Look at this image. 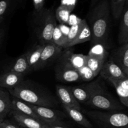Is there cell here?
<instances>
[{"label": "cell", "instance_id": "ba28073f", "mask_svg": "<svg viewBox=\"0 0 128 128\" xmlns=\"http://www.w3.org/2000/svg\"><path fill=\"white\" fill-rule=\"evenodd\" d=\"M62 47L56 45L52 41L45 43L41 52L38 69L44 67L54 59L59 57L62 53Z\"/></svg>", "mask_w": 128, "mask_h": 128}, {"label": "cell", "instance_id": "83f0119b", "mask_svg": "<svg viewBox=\"0 0 128 128\" xmlns=\"http://www.w3.org/2000/svg\"><path fill=\"white\" fill-rule=\"evenodd\" d=\"M52 41L56 45L61 46L64 49V45L66 43V36L61 32L58 25L55 27L52 36Z\"/></svg>", "mask_w": 128, "mask_h": 128}, {"label": "cell", "instance_id": "7c38bea8", "mask_svg": "<svg viewBox=\"0 0 128 128\" xmlns=\"http://www.w3.org/2000/svg\"><path fill=\"white\" fill-rule=\"evenodd\" d=\"M10 114L15 121L22 128H47V124L32 117L14 110H11Z\"/></svg>", "mask_w": 128, "mask_h": 128}, {"label": "cell", "instance_id": "7a4b0ae2", "mask_svg": "<svg viewBox=\"0 0 128 128\" xmlns=\"http://www.w3.org/2000/svg\"><path fill=\"white\" fill-rule=\"evenodd\" d=\"M9 92L12 97L34 105L51 107L56 105V101L52 96L30 87L22 82L12 89H9Z\"/></svg>", "mask_w": 128, "mask_h": 128}, {"label": "cell", "instance_id": "e0dca14e", "mask_svg": "<svg viewBox=\"0 0 128 128\" xmlns=\"http://www.w3.org/2000/svg\"><path fill=\"white\" fill-rule=\"evenodd\" d=\"M120 18L121 23L118 35V42L121 45L128 42V0L125 3Z\"/></svg>", "mask_w": 128, "mask_h": 128}, {"label": "cell", "instance_id": "ac0fdd59", "mask_svg": "<svg viewBox=\"0 0 128 128\" xmlns=\"http://www.w3.org/2000/svg\"><path fill=\"white\" fill-rule=\"evenodd\" d=\"M44 45V44H39L26 52V57L31 70L38 69L40 58Z\"/></svg>", "mask_w": 128, "mask_h": 128}, {"label": "cell", "instance_id": "603a6c76", "mask_svg": "<svg viewBox=\"0 0 128 128\" xmlns=\"http://www.w3.org/2000/svg\"><path fill=\"white\" fill-rule=\"evenodd\" d=\"M91 40V31L89 25L88 24L87 21H85L81 28V30L80 31L79 33L75 38L74 40L70 43L68 46V48H70L72 46H74L76 45L82 43L86 42L88 41H90Z\"/></svg>", "mask_w": 128, "mask_h": 128}, {"label": "cell", "instance_id": "cb8c5ba5", "mask_svg": "<svg viewBox=\"0 0 128 128\" xmlns=\"http://www.w3.org/2000/svg\"><path fill=\"white\" fill-rule=\"evenodd\" d=\"M74 8H72L60 5L54 12L56 20H58L60 24L68 25L70 16Z\"/></svg>", "mask_w": 128, "mask_h": 128}, {"label": "cell", "instance_id": "8d00e7d4", "mask_svg": "<svg viewBox=\"0 0 128 128\" xmlns=\"http://www.w3.org/2000/svg\"><path fill=\"white\" fill-rule=\"evenodd\" d=\"M100 0H91V8H92V7H94V6H95V5H96V4L98 3L100 1Z\"/></svg>", "mask_w": 128, "mask_h": 128}, {"label": "cell", "instance_id": "3957f363", "mask_svg": "<svg viewBox=\"0 0 128 128\" xmlns=\"http://www.w3.org/2000/svg\"><path fill=\"white\" fill-rule=\"evenodd\" d=\"M90 100L88 105L96 109L106 111H120L123 107L114 100L98 81L89 84Z\"/></svg>", "mask_w": 128, "mask_h": 128}, {"label": "cell", "instance_id": "9c48e42d", "mask_svg": "<svg viewBox=\"0 0 128 128\" xmlns=\"http://www.w3.org/2000/svg\"><path fill=\"white\" fill-rule=\"evenodd\" d=\"M37 115L41 120V121L47 124H62L60 117V112H58L49 107L38 106L31 104Z\"/></svg>", "mask_w": 128, "mask_h": 128}, {"label": "cell", "instance_id": "5b68a950", "mask_svg": "<svg viewBox=\"0 0 128 128\" xmlns=\"http://www.w3.org/2000/svg\"><path fill=\"white\" fill-rule=\"evenodd\" d=\"M38 16L37 35L41 44L52 41V36L57 25L55 13L52 8H44Z\"/></svg>", "mask_w": 128, "mask_h": 128}, {"label": "cell", "instance_id": "d6986e66", "mask_svg": "<svg viewBox=\"0 0 128 128\" xmlns=\"http://www.w3.org/2000/svg\"><path fill=\"white\" fill-rule=\"evenodd\" d=\"M62 106L68 115L74 121L86 128L92 127V124H91L90 120L85 117V115L81 112V110L66 105H62Z\"/></svg>", "mask_w": 128, "mask_h": 128}, {"label": "cell", "instance_id": "6da1fadb", "mask_svg": "<svg viewBox=\"0 0 128 128\" xmlns=\"http://www.w3.org/2000/svg\"><path fill=\"white\" fill-rule=\"evenodd\" d=\"M111 8L108 0H100L91 8L89 24L92 44L106 45L109 35Z\"/></svg>", "mask_w": 128, "mask_h": 128}, {"label": "cell", "instance_id": "ffe728a7", "mask_svg": "<svg viewBox=\"0 0 128 128\" xmlns=\"http://www.w3.org/2000/svg\"><path fill=\"white\" fill-rule=\"evenodd\" d=\"M70 89L75 99L80 104H88L90 94L88 84L71 87Z\"/></svg>", "mask_w": 128, "mask_h": 128}, {"label": "cell", "instance_id": "2e32d148", "mask_svg": "<svg viewBox=\"0 0 128 128\" xmlns=\"http://www.w3.org/2000/svg\"><path fill=\"white\" fill-rule=\"evenodd\" d=\"M108 81L114 87L121 102L128 107V77L120 80Z\"/></svg>", "mask_w": 128, "mask_h": 128}, {"label": "cell", "instance_id": "ab89813d", "mask_svg": "<svg viewBox=\"0 0 128 128\" xmlns=\"http://www.w3.org/2000/svg\"><path fill=\"white\" fill-rule=\"evenodd\" d=\"M3 120H4V119H2V118L0 117V123L2 122L3 121Z\"/></svg>", "mask_w": 128, "mask_h": 128}, {"label": "cell", "instance_id": "4316f807", "mask_svg": "<svg viewBox=\"0 0 128 128\" xmlns=\"http://www.w3.org/2000/svg\"><path fill=\"white\" fill-rule=\"evenodd\" d=\"M126 1L127 0H111L110 8L115 20L120 19Z\"/></svg>", "mask_w": 128, "mask_h": 128}, {"label": "cell", "instance_id": "e575fe53", "mask_svg": "<svg viewBox=\"0 0 128 128\" xmlns=\"http://www.w3.org/2000/svg\"><path fill=\"white\" fill-rule=\"evenodd\" d=\"M60 29L61 30V32L64 34L66 36H67L68 34L69 30H70V26H68V25H64V24H60L58 25Z\"/></svg>", "mask_w": 128, "mask_h": 128}, {"label": "cell", "instance_id": "484cf974", "mask_svg": "<svg viewBox=\"0 0 128 128\" xmlns=\"http://www.w3.org/2000/svg\"><path fill=\"white\" fill-rule=\"evenodd\" d=\"M85 21H86L85 19H82V20L79 23H77L76 25H74L70 26V30H69V32L67 36H66V43L65 44L64 49L67 48L69 44L74 40L75 38L76 37L78 34L79 33L80 31L81 30V28H82V25H83Z\"/></svg>", "mask_w": 128, "mask_h": 128}, {"label": "cell", "instance_id": "30bf717a", "mask_svg": "<svg viewBox=\"0 0 128 128\" xmlns=\"http://www.w3.org/2000/svg\"><path fill=\"white\" fill-rule=\"evenodd\" d=\"M100 74L107 80H120L128 77L122 69L111 59L105 61Z\"/></svg>", "mask_w": 128, "mask_h": 128}, {"label": "cell", "instance_id": "f1b7e54d", "mask_svg": "<svg viewBox=\"0 0 128 128\" xmlns=\"http://www.w3.org/2000/svg\"><path fill=\"white\" fill-rule=\"evenodd\" d=\"M80 74L81 80L84 82H89L95 78V77L97 76L86 65L84 66L80 70H78Z\"/></svg>", "mask_w": 128, "mask_h": 128}, {"label": "cell", "instance_id": "d4e9b609", "mask_svg": "<svg viewBox=\"0 0 128 128\" xmlns=\"http://www.w3.org/2000/svg\"><path fill=\"white\" fill-rule=\"evenodd\" d=\"M68 58L71 65L77 70H80L86 64V55L82 53H74L69 51Z\"/></svg>", "mask_w": 128, "mask_h": 128}, {"label": "cell", "instance_id": "277c9868", "mask_svg": "<svg viewBox=\"0 0 128 128\" xmlns=\"http://www.w3.org/2000/svg\"><path fill=\"white\" fill-rule=\"evenodd\" d=\"M93 120L105 128H128V114L118 111L87 112Z\"/></svg>", "mask_w": 128, "mask_h": 128}, {"label": "cell", "instance_id": "5bb4252c", "mask_svg": "<svg viewBox=\"0 0 128 128\" xmlns=\"http://www.w3.org/2000/svg\"><path fill=\"white\" fill-rule=\"evenodd\" d=\"M22 74L8 71L0 75V87L11 89L20 85L24 80Z\"/></svg>", "mask_w": 128, "mask_h": 128}, {"label": "cell", "instance_id": "74e56055", "mask_svg": "<svg viewBox=\"0 0 128 128\" xmlns=\"http://www.w3.org/2000/svg\"><path fill=\"white\" fill-rule=\"evenodd\" d=\"M3 35H4L3 31H2V30H0V43H1V40H2Z\"/></svg>", "mask_w": 128, "mask_h": 128}, {"label": "cell", "instance_id": "9a60e30c", "mask_svg": "<svg viewBox=\"0 0 128 128\" xmlns=\"http://www.w3.org/2000/svg\"><path fill=\"white\" fill-rule=\"evenodd\" d=\"M11 109H12L11 110H14V111L20 112L21 114L32 117L37 120L41 121L36 112L32 109L31 104L22 101L18 98L14 97H12L11 99Z\"/></svg>", "mask_w": 128, "mask_h": 128}, {"label": "cell", "instance_id": "52a82bcc", "mask_svg": "<svg viewBox=\"0 0 128 128\" xmlns=\"http://www.w3.org/2000/svg\"><path fill=\"white\" fill-rule=\"evenodd\" d=\"M105 45L103 44L93 45L88 55H86V65L96 75L100 74L108 56V52Z\"/></svg>", "mask_w": 128, "mask_h": 128}, {"label": "cell", "instance_id": "8fae6325", "mask_svg": "<svg viewBox=\"0 0 128 128\" xmlns=\"http://www.w3.org/2000/svg\"><path fill=\"white\" fill-rule=\"evenodd\" d=\"M56 94L62 105L74 107L81 110V105L74 97L70 87L64 85H57L56 87Z\"/></svg>", "mask_w": 128, "mask_h": 128}, {"label": "cell", "instance_id": "836d02e7", "mask_svg": "<svg viewBox=\"0 0 128 128\" xmlns=\"http://www.w3.org/2000/svg\"><path fill=\"white\" fill-rule=\"evenodd\" d=\"M77 0H61V5L74 9Z\"/></svg>", "mask_w": 128, "mask_h": 128}, {"label": "cell", "instance_id": "4fadbf2b", "mask_svg": "<svg viewBox=\"0 0 128 128\" xmlns=\"http://www.w3.org/2000/svg\"><path fill=\"white\" fill-rule=\"evenodd\" d=\"M111 60L114 61L128 77V42L121 45L112 54Z\"/></svg>", "mask_w": 128, "mask_h": 128}, {"label": "cell", "instance_id": "d590c367", "mask_svg": "<svg viewBox=\"0 0 128 128\" xmlns=\"http://www.w3.org/2000/svg\"><path fill=\"white\" fill-rule=\"evenodd\" d=\"M47 128H67V127L63 126V125H62V124H47Z\"/></svg>", "mask_w": 128, "mask_h": 128}, {"label": "cell", "instance_id": "f546056e", "mask_svg": "<svg viewBox=\"0 0 128 128\" xmlns=\"http://www.w3.org/2000/svg\"><path fill=\"white\" fill-rule=\"evenodd\" d=\"M13 1L14 0H0V16H3Z\"/></svg>", "mask_w": 128, "mask_h": 128}, {"label": "cell", "instance_id": "44dd1931", "mask_svg": "<svg viewBox=\"0 0 128 128\" xmlns=\"http://www.w3.org/2000/svg\"><path fill=\"white\" fill-rule=\"evenodd\" d=\"M10 70L24 75L31 71L28 61L26 53L20 55L15 60L10 67Z\"/></svg>", "mask_w": 128, "mask_h": 128}, {"label": "cell", "instance_id": "d6a6232c", "mask_svg": "<svg viewBox=\"0 0 128 128\" xmlns=\"http://www.w3.org/2000/svg\"><path fill=\"white\" fill-rule=\"evenodd\" d=\"M82 20V19L80 18L78 16H76L74 15H71L70 16V18H69L68 23V25H70V26H72V25H76V24L79 23L80 21Z\"/></svg>", "mask_w": 128, "mask_h": 128}, {"label": "cell", "instance_id": "4dcf8cb0", "mask_svg": "<svg viewBox=\"0 0 128 128\" xmlns=\"http://www.w3.org/2000/svg\"><path fill=\"white\" fill-rule=\"evenodd\" d=\"M45 0H32L34 9L36 15H38L44 9Z\"/></svg>", "mask_w": 128, "mask_h": 128}, {"label": "cell", "instance_id": "8992f818", "mask_svg": "<svg viewBox=\"0 0 128 128\" xmlns=\"http://www.w3.org/2000/svg\"><path fill=\"white\" fill-rule=\"evenodd\" d=\"M61 53L58 57L57 64L55 67V75L57 80L62 82L72 83L80 81L78 71L71 65L68 58L69 51L68 48Z\"/></svg>", "mask_w": 128, "mask_h": 128}, {"label": "cell", "instance_id": "f35d334b", "mask_svg": "<svg viewBox=\"0 0 128 128\" xmlns=\"http://www.w3.org/2000/svg\"><path fill=\"white\" fill-rule=\"evenodd\" d=\"M3 19H4L3 16H0V23H1L2 20H3Z\"/></svg>", "mask_w": 128, "mask_h": 128}, {"label": "cell", "instance_id": "1f68e13d", "mask_svg": "<svg viewBox=\"0 0 128 128\" xmlns=\"http://www.w3.org/2000/svg\"><path fill=\"white\" fill-rule=\"evenodd\" d=\"M0 128H20L17 125L8 120H4L0 123Z\"/></svg>", "mask_w": 128, "mask_h": 128}, {"label": "cell", "instance_id": "7402d4cb", "mask_svg": "<svg viewBox=\"0 0 128 128\" xmlns=\"http://www.w3.org/2000/svg\"><path fill=\"white\" fill-rule=\"evenodd\" d=\"M11 110V98L10 94L3 89H0V117L4 119Z\"/></svg>", "mask_w": 128, "mask_h": 128}]
</instances>
